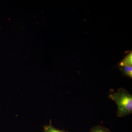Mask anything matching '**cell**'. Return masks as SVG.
<instances>
[{
  "label": "cell",
  "mask_w": 132,
  "mask_h": 132,
  "mask_svg": "<svg viewBox=\"0 0 132 132\" xmlns=\"http://www.w3.org/2000/svg\"><path fill=\"white\" fill-rule=\"evenodd\" d=\"M109 93V98L117 104V114L120 118L126 117L132 113V95L126 89L121 88L116 92L112 90Z\"/></svg>",
  "instance_id": "cell-1"
},
{
  "label": "cell",
  "mask_w": 132,
  "mask_h": 132,
  "mask_svg": "<svg viewBox=\"0 0 132 132\" xmlns=\"http://www.w3.org/2000/svg\"><path fill=\"white\" fill-rule=\"evenodd\" d=\"M120 68L121 72L125 75L132 78V66H126L125 67H121Z\"/></svg>",
  "instance_id": "cell-2"
},
{
  "label": "cell",
  "mask_w": 132,
  "mask_h": 132,
  "mask_svg": "<svg viewBox=\"0 0 132 132\" xmlns=\"http://www.w3.org/2000/svg\"><path fill=\"white\" fill-rule=\"evenodd\" d=\"M90 132H111L108 128L102 126H95L93 128Z\"/></svg>",
  "instance_id": "cell-3"
},
{
  "label": "cell",
  "mask_w": 132,
  "mask_h": 132,
  "mask_svg": "<svg viewBox=\"0 0 132 132\" xmlns=\"http://www.w3.org/2000/svg\"><path fill=\"white\" fill-rule=\"evenodd\" d=\"M44 132H68L63 130H59L53 127L51 123L44 127Z\"/></svg>",
  "instance_id": "cell-4"
},
{
  "label": "cell",
  "mask_w": 132,
  "mask_h": 132,
  "mask_svg": "<svg viewBox=\"0 0 132 132\" xmlns=\"http://www.w3.org/2000/svg\"><path fill=\"white\" fill-rule=\"evenodd\" d=\"M121 67L126 66H132V55H130L125 60L121 62L120 64Z\"/></svg>",
  "instance_id": "cell-5"
}]
</instances>
